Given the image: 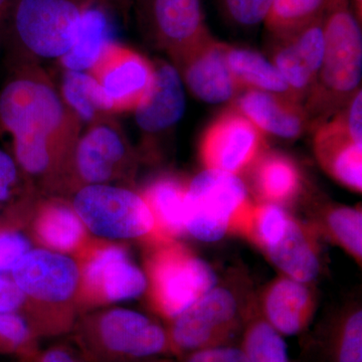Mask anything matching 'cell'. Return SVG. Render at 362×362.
Segmentation results:
<instances>
[{"mask_svg": "<svg viewBox=\"0 0 362 362\" xmlns=\"http://www.w3.org/2000/svg\"><path fill=\"white\" fill-rule=\"evenodd\" d=\"M21 175L14 157L0 149V204L11 202L18 194Z\"/></svg>", "mask_w": 362, "mask_h": 362, "instance_id": "obj_36", "label": "cell"}, {"mask_svg": "<svg viewBox=\"0 0 362 362\" xmlns=\"http://www.w3.org/2000/svg\"><path fill=\"white\" fill-rule=\"evenodd\" d=\"M156 78L148 99L134 112L145 137L164 134L180 122L185 111V94L178 71L168 62H154Z\"/></svg>", "mask_w": 362, "mask_h": 362, "instance_id": "obj_20", "label": "cell"}, {"mask_svg": "<svg viewBox=\"0 0 362 362\" xmlns=\"http://www.w3.org/2000/svg\"><path fill=\"white\" fill-rule=\"evenodd\" d=\"M291 216L284 207L268 202L254 204L240 225L238 235L265 252L284 237Z\"/></svg>", "mask_w": 362, "mask_h": 362, "instance_id": "obj_29", "label": "cell"}, {"mask_svg": "<svg viewBox=\"0 0 362 362\" xmlns=\"http://www.w3.org/2000/svg\"><path fill=\"white\" fill-rule=\"evenodd\" d=\"M135 153L122 128L112 118L89 125L71 154L66 192L86 185H111L130 175Z\"/></svg>", "mask_w": 362, "mask_h": 362, "instance_id": "obj_11", "label": "cell"}, {"mask_svg": "<svg viewBox=\"0 0 362 362\" xmlns=\"http://www.w3.org/2000/svg\"><path fill=\"white\" fill-rule=\"evenodd\" d=\"M11 273L25 295L28 321L35 335L73 329L81 307V275L76 259L49 250H30Z\"/></svg>", "mask_w": 362, "mask_h": 362, "instance_id": "obj_2", "label": "cell"}, {"mask_svg": "<svg viewBox=\"0 0 362 362\" xmlns=\"http://www.w3.org/2000/svg\"><path fill=\"white\" fill-rule=\"evenodd\" d=\"M33 362H90L82 352L66 345H54L42 351H33L28 357Z\"/></svg>", "mask_w": 362, "mask_h": 362, "instance_id": "obj_39", "label": "cell"}, {"mask_svg": "<svg viewBox=\"0 0 362 362\" xmlns=\"http://www.w3.org/2000/svg\"><path fill=\"white\" fill-rule=\"evenodd\" d=\"M147 28L157 47L175 56L207 35L201 0H142Z\"/></svg>", "mask_w": 362, "mask_h": 362, "instance_id": "obj_16", "label": "cell"}, {"mask_svg": "<svg viewBox=\"0 0 362 362\" xmlns=\"http://www.w3.org/2000/svg\"><path fill=\"white\" fill-rule=\"evenodd\" d=\"M327 0H273L265 23L273 37L294 32L322 18Z\"/></svg>", "mask_w": 362, "mask_h": 362, "instance_id": "obj_31", "label": "cell"}, {"mask_svg": "<svg viewBox=\"0 0 362 362\" xmlns=\"http://www.w3.org/2000/svg\"><path fill=\"white\" fill-rule=\"evenodd\" d=\"M35 332L25 317L0 312V349L21 352L28 357L35 351Z\"/></svg>", "mask_w": 362, "mask_h": 362, "instance_id": "obj_33", "label": "cell"}, {"mask_svg": "<svg viewBox=\"0 0 362 362\" xmlns=\"http://www.w3.org/2000/svg\"><path fill=\"white\" fill-rule=\"evenodd\" d=\"M233 102V106L265 134L295 139L310 126L304 104L283 95L246 90Z\"/></svg>", "mask_w": 362, "mask_h": 362, "instance_id": "obj_19", "label": "cell"}, {"mask_svg": "<svg viewBox=\"0 0 362 362\" xmlns=\"http://www.w3.org/2000/svg\"><path fill=\"white\" fill-rule=\"evenodd\" d=\"M30 251V243L25 235L11 228L0 230V274L8 273L18 261Z\"/></svg>", "mask_w": 362, "mask_h": 362, "instance_id": "obj_35", "label": "cell"}, {"mask_svg": "<svg viewBox=\"0 0 362 362\" xmlns=\"http://www.w3.org/2000/svg\"><path fill=\"white\" fill-rule=\"evenodd\" d=\"M317 233L344 250L357 264L362 261V213L358 207L329 204L324 206L312 225Z\"/></svg>", "mask_w": 362, "mask_h": 362, "instance_id": "obj_27", "label": "cell"}, {"mask_svg": "<svg viewBox=\"0 0 362 362\" xmlns=\"http://www.w3.org/2000/svg\"><path fill=\"white\" fill-rule=\"evenodd\" d=\"M98 0H16L4 40L11 66L61 59L70 51L85 13Z\"/></svg>", "mask_w": 362, "mask_h": 362, "instance_id": "obj_4", "label": "cell"}, {"mask_svg": "<svg viewBox=\"0 0 362 362\" xmlns=\"http://www.w3.org/2000/svg\"><path fill=\"white\" fill-rule=\"evenodd\" d=\"M90 362H139L173 354L168 330L150 317L125 308L95 312L73 327Z\"/></svg>", "mask_w": 362, "mask_h": 362, "instance_id": "obj_5", "label": "cell"}, {"mask_svg": "<svg viewBox=\"0 0 362 362\" xmlns=\"http://www.w3.org/2000/svg\"><path fill=\"white\" fill-rule=\"evenodd\" d=\"M247 362H289L284 338L263 317L250 314L243 338Z\"/></svg>", "mask_w": 362, "mask_h": 362, "instance_id": "obj_30", "label": "cell"}, {"mask_svg": "<svg viewBox=\"0 0 362 362\" xmlns=\"http://www.w3.org/2000/svg\"><path fill=\"white\" fill-rule=\"evenodd\" d=\"M228 45L214 40L209 33L170 57L182 82L195 97L206 103H226L242 93L226 59Z\"/></svg>", "mask_w": 362, "mask_h": 362, "instance_id": "obj_14", "label": "cell"}, {"mask_svg": "<svg viewBox=\"0 0 362 362\" xmlns=\"http://www.w3.org/2000/svg\"><path fill=\"white\" fill-rule=\"evenodd\" d=\"M71 204L87 230L98 237L159 243L149 207L141 194L129 188L86 185L74 192Z\"/></svg>", "mask_w": 362, "mask_h": 362, "instance_id": "obj_9", "label": "cell"}, {"mask_svg": "<svg viewBox=\"0 0 362 362\" xmlns=\"http://www.w3.org/2000/svg\"><path fill=\"white\" fill-rule=\"evenodd\" d=\"M33 209V237L45 250L77 256L89 242L87 228L70 202L49 197L42 199Z\"/></svg>", "mask_w": 362, "mask_h": 362, "instance_id": "obj_21", "label": "cell"}, {"mask_svg": "<svg viewBox=\"0 0 362 362\" xmlns=\"http://www.w3.org/2000/svg\"><path fill=\"white\" fill-rule=\"evenodd\" d=\"M58 90L64 103L81 123L92 125L111 118L99 88L88 71H64Z\"/></svg>", "mask_w": 362, "mask_h": 362, "instance_id": "obj_28", "label": "cell"}, {"mask_svg": "<svg viewBox=\"0 0 362 362\" xmlns=\"http://www.w3.org/2000/svg\"><path fill=\"white\" fill-rule=\"evenodd\" d=\"M187 185L188 181L180 176L164 175L150 181L140 192L153 216L159 243L175 240L187 233L185 209Z\"/></svg>", "mask_w": 362, "mask_h": 362, "instance_id": "obj_23", "label": "cell"}, {"mask_svg": "<svg viewBox=\"0 0 362 362\" xmlns=\"http://www.w3.org/2000/svg\"><path fill=\"white\" fill-rule=\"evenodd\" d=\"M76 257L82 308L134 299L147 290L146 275L123 244L89 240Z\"/></svg>", "mask_w": 362, "mask_h": 362, "instance_id": "obj_10", "label": "cell"}, {"mask_svg": "<svg viewBox=\"0 0 362 362\" xmlns=\"http://www.w3.org/2000/svg\"><path fill=\"white\" fill-rule=\"evenodd\" d=\"M323 35L322 66L304 105L309 123L316 127L341 110L361 89V30L349 0H327Z\"/></svg>", "mask_w": 362, "mask_h": 362, "instance_id": "obj_1", "label": "cell"}, {"mask_svg": "<svg viewBox=\"0 0 362 362\" xmlns=\"http://www.w3.org/2000/svg\"><path fill=\"white\" fill-rule=\"evenodd\" d=\"M281 273L298 282H313L321 272L318 233L291 216L284 237L264 252Z\"/></svg>", "mask_w": 362, "mask_h": 362, "instance_id": "obj_22", "label": "cell"}, {"mask_svg": "<svg viewBox=\"0 0 362 362\" xmlns=\"http://www.w3.org/2000/svg\"><path fill=\"white\" fill-rule=\"evenodd\" d=\"M252 204L239 175L206 168L188 181L185 230L202 242H218L237 233Z\"/></svg>", "mask_w": 362, "mask_h": 362, "instance_id": "obj_7", "label": "cell"}, {"mask_svg": "<svg viewBox=\"0 0 362 362\" xmlns=\"http://www.w3.org/2000/svg\"><path fill=\"white\" fill-rule=\"evenodd\" d=\"M332 362H362V311L349 306L339 316L333 334Z\"/></svg>", "mask_w": 362, "mask_h": 362, "instance_id": "obj_32", "label": "cell"}, {"mask_svg": "<svg viewBox=\"0 0 362 362\" xmlns=\"http://www.w3.org/2000/svg\"><path fill=\"white\" fill-rule=\"evenodd\" d=\"M16 0H0V44L4 40L7 21L11 16Z\"/></svg>", "mask_w": 362, "mask_h": 362, "instance_id": "obj_40", "label": "cell"}, {"mask_svg": "<svg viewBox=\"0 0 362 362\" xmlns=\"http://www.w3.org/2000/svg\"><path fill=\"white\" fill-rule=\"evenodd\" d=\"M314 151L324 170L343 187L362 190V139L352 133L342 109L317 126Z\"/></svg>", "mask_w": 362, "mask_h": 362, "instance_id": "obj_17", "label": "cell"}, {"mask_svg": "<svg viewBox=\"0 0 362 362\" xmlns=\"http://www.w3.org/2000/svg\"><path fill=\"white\" fill-rule=\"evenodd\" d=\"M25 305V297L13 279L0 274V312L16 313Z\"/></svg>", "mask_w": 362, "mask_h": 362, "instance_id": "obj_38", "label": "cell"}, {"mask_svg": "<svg viewBox=\"0 0 362 362\" xmlns=\"http://www.w3.org/2000/svg\"><path fill=\"white\" fill-rule=\"evenodd\" d=\"M145 269L150 304L168 321L218 283L213 267L176 240L152 245Z\"/></svg>", "mask_w": 362, "mask_h": 362, "instance_id": "obj_6", "label": "cell"}, {"mask_svg": "<svg viewBox=\"0 0 362 362\" xmlns=\"http://www.w3.org/2000/svg\"><path fill=\"white\" fill-rule=\"evenodd\" d=\"M98 1H99L100 4H103L105 7H117V8L123 11V9H125L126 7L130 6L131 1H132V0H98Z\"/></svg>", "mask_w": 362, "mask_h": 362, "instance_id": "obj_41", "label": "cell"}, {"mask_svg": "<svg viewBox=\"0 0 362 362\" xmlns=\"http://www.w3.org/2000/svg\"><path fill=\"white\" fill-rule=\"evenodd\" d=\"M226 13L243 26L265 23L273 0H223Z\"/></svg>", "mask_w": 362, "mask_h": 362, "instance_id": "obj_34", "label": "cell"}, {"mask_svg": "<svg viewBox=\"0 0 362 362\" xmlns=\"http://www.w3.org/2000/svg\"><path fill=\"white\" fill-rule=\"evenodd\" d=\"M0 93V126L11 138L44 137L76 144L82 125L39 66H13Z\"/></svg>", "mask_w": 362, "mask_h": 362, "instance_id": "obj_3", "label": "cell"}, {"mask_svg": "<svg viewBox=\"0 0 362 362\" xmlns=\"http://www.w3.org/2000/svg\"><path fill=\"white\" fill-rule=\"evenodd\" d=\"M226 59L233 78L242 92L263 90L291 98L289 86L272 62L259 52L228 45Z\"/></svg>", "mask_w": 362, "mask_h": 362, "instance_id": "obj_26", "label": "cell"}, {"mask_svg": "<svg viewBox=\"0 0 362 362\" xmlns=\"http://www.w3.org/2000/svg\"><path fill=\"white\" fill-rule=\"evenodd\" d=\"M183 356V362H247L242 349L230 344L195 350Z\"/></svg>", "mask_w": 362, "mask_h": 362, "instance_id": "obj_37", "label": "cell"}, {"mask_svg": "<svg viewBox=\"0 0 362 362\" xmlns=\"http://www.w3.org/2000/svg\"><path fill=\"white\" fill-rule=\"evenodd\" d=\"M88 73L112 116L134 113L145 103L153 87L156 65L141 52L112 40Z\"/></svg>", "mask_w": 362, "mask_h": 362, "instance_id": "obj_12", "label": "cell"}, {"mask_svg": "<svg viewBox=\"0 0 362 362\" xmlns=\"http://www.w3.org/2000/svg\"><path fill=\"white\" fill-rule=\"evenodd\" d=\"M106 8L103 4L97 2L88 9L73 47L58 59L64 71H89L104 47L114 40Z\"/></svg>", "mask_w": 362, "mask_h": 362, "instance_id": "obj_25", "label": "cell"}, {"mask_svg": "<svg viewBox=\"0 0 362 362\" xmlns=\"http://www.w3.org/2000/svg\"><path fill=\"white\" fill-rule=\"evenodd\" d=\"M262 317L282 337L301 333L310 324L316 298L308 284L279 276L261 297Z\"/></svg>", "mask_w": 362, "mask_h": 362, "instance_id": "obj_18", "label": "cell"}, {"mask_svg": "<svg viewBox=\"0 0 362 362\" xmlns=\"http://www.w3.org/2000/svg\"><path fill=\"white\" fill-rule=\"evenodd\" d=\"M251 169L252 188L259 202L283 206L301 194V170L296 162L284 153L265 151Z\"/></svg>", "mask_w": 362, "mask_h": 362, "instance_id": "obj_24", "label": "cell"}, {"mask_svg": "<svg viewBox=\"0 0 362 362\" xmlns=\"http://www.w3.org/2000/svg\"><path fill=\"white\" fill-rule=\"evenodd\" d=\"M139 362H173L170 361V359L168 358H159V357H156V358L147 359V361H143Z\"/></svg>", "mask_w": 362, "mask_h": 362, "instance_id": "obj_42", "label": "cell"}, {"mask_svg": "<svg viewBox=\"0 0 362 362\" xmlns=\"http://www.w3.org/2000/svg\"><path fill=\"white\" fill-rule=\"evenodd\" d=\"M265 133L232 106L207 126L199 141L204 168L239 175L251 169L267 147Z\"/></svg>", "mask_w": 362, "mask_h": 362, "instance_id": "obj_13", "label": "cell"}, {"mask_svg": "<svg viewBox=\"0 0 362 362\" xmlns=\"http://www.w3.org/2000/svg\"><path fill=\"white\" fill-rule=\"evenodd\" d=\"M274 39L272 63L289 86L292 99L302 103L315 84L322 66L323 16Z\"/></svg>", "mask_w": 362, "mask_h": 362, "instance_id": "obj_15", "label": "cell"}, {"mask_svg": "<svg viewBox=\"0 0 362 362\" xmlns=\"http://www.w3.org/2000/svg\"><path fill=\"white\" fill-rule=\"evenodd\" d=\"M240 295L230 286H214L187 310L169 321L168 334L173 356L228 345L244 327L247 314ZM251 314V313H250Z\"/></svg>", "mask_w": 362, "mask_h": 362, "instance_id": "obj_8", "label": "cell"}]
</instances>
